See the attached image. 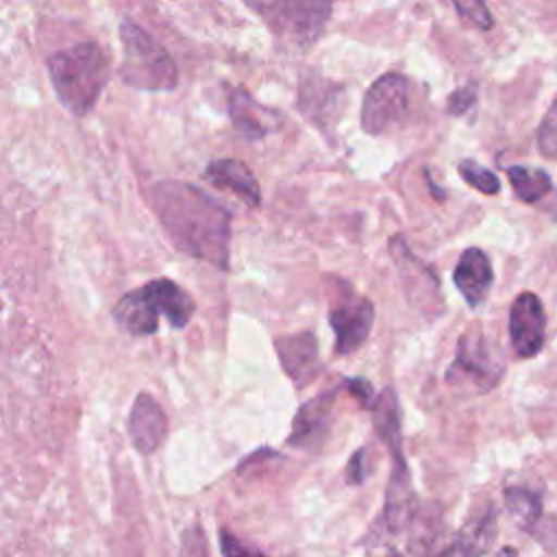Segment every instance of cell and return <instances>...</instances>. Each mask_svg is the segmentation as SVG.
<instances>
[{
    "label": "cell",
    "mask_w": 557,
    "mask_h": 557,
    "mask_svg": "<svg viewBox=\"0 0 557 557\" xmlns=\"http://www.w3.org/2000/svg\"><path fill=\"white\" fill-rule=\"evenodd\" d=\"M150 202L178 250L215 268H228L231 213L226 207L183 181H159L150 189Z\"/></svg>",
    "instance_id": "cell-1"
},
{
    "label": "cell",
    "mask_w": 557,
    "mask_h": 557,
    "mask_svg": "<svg viewBox=\"0 0 557 557\" xmlns=\"http://www.w3.org/2000/svg\"><path fill=\"white\" fill-rule=\"evenodd\" d=\"M109 54L94 41H83L54 52L48 74L61 104L74 115H87L109 81Z\"/></svg>",
    "instance_id": "cell-2"
},
{
    "label": "cell",
    "mask_w": 557,
    "mask_h": 557,
    "mask_svg": "<svg viewBox=\"0 0 557 557\" xmlns=\"http://www.w3.org/2000/svg\"><path fill=\"white\" fill-rule=\"evenodd\" d=\"M196 311L191 296L170 278H154L144 287L128 292L113 307L115 324L128 335H152L159 326V315H165L170 326L183 329Z\"/></svg>",
    "instance_id": "cell-3"
},
{
    "label": "cell",
    "mask_w": 557,
    "mask_h": 557,
    "mask_svg": "<svg viewBox=\"0 0 557 557\" xmlns=\"http://www.w3.org/2000/svg\"><path fill=\"white\" fill-rule=\"evenodd\" d=\"M120 41L124 46L120 76L128 85L148 91H168L176 87L178 74L174 61L141 26L124 17L120 24Z\"/></svg>",
    "instance_id": "cell-4"
},
{
    "label": "cell",
    "mask_w": 557,
    "mask_h": 557,
    "mask_svg": "<svg viewBox=\"0 0 557 557\" xmlns=\"http://www.w3.org/2000/svg\"><path fill=\"white\" fill-rule=\"evenodd\" d=\"M248 7L265 20L278 48L289 52L309 48L333 13L326 2H250Z\"/></svg>",
    "instance_id": "cell-5"
},
{
    "label": "cell",
    "mask_w": 557,
    "mask_h": 557,
    "mask_svg": "<svg viewBox=\"0 0 557 557\" xmlns=\"http://www.w3.org/2000/svg\"><path fill=\"white\" fill-rule=\"evenodd\" d=\"M503 374V363L494 357V350L485 335L476 329H468L457 344V357L446 372L450 385L468 387L472 394L490 392Z\"/></svg>",
    "instance_id": "cell-6"
},
{
    "label": "cell",
    "mask_w": 557,
    "mask_h": 557,
    "mask_svg": "<svg viewBox=\"0 0 557 557\" xmlns=\"http://www.w3.org/2000/svg\"><path fill=\"white\" fill-rule=\"evenodd\" d=\"M411 98V83L403 74H383L368 89L361 104V128L370 135H381L398 124Z\"/></svg>",
    "instance_id": "cell-7"
},
{
    "label": "cell",
    "mask_w": 557,
    "mask_h": 557,
    "mask_svg": "<svg viewBox=\"0 0 557 557\" xmlns=\"http://www.w3.org/2000/svg\"><path fill=\"white\" fill-rule=\"evenodd\" d=\"M509 342L520 359L535 357L546 342V313L537 294L520 292L509 307Z\"/></svg>",
    "instance_id": "cell-8"
},
{
    "label": "cell",
    "mask_w": 557,
    "mask_h": 557,
    "mask_svg": "<svg viewBox=\"0 0 557 557\" xmlns=\"http://www.w3.org/2000/svg\"><path fill=\"white\" fill-rule=\"evenodd\" d=\"M374 322V307L370 298L357 296L348 289L329 311V324L335 331V352H355L370 335Z\"/></svg>",
    "instance_id": "cell-9"
},
{
    "label": "cell",
    "mask_w": 557,
    "mask_h": 557,
    "mask_svg": "<svg viewBox=\"0 0 557 557\" xmlns=\"http://www.w3.org/2000/svg\"><path fill=\"white\" fill-rule=\"evenodd\" d=\"M276 355L285 374L294 381L296 387H307L320 372L318 339L311 331L283 335L276 339Z\"/></svg>",
    "instance_id": "cell-10"
},
{
    "label": "cell",
    "mask_w": 557,
    "mask_h": 557,
    "mask_svg": "<svg viewBox=\"0 0 557 557\" xmlns=\"http://www.w3.org/2000/svg\"><path fill=\"white\" fill-rule=\"evenodd\" d=\"M168 433V418L150 394H139L128 413V435L141 455L154 453Z\"/></svg>",
    "instance_id": "cell-11"
},
{
    "label": "cell",
    "mask_w": 557,
    "mask_h": 557,
    "mask_svg": "<svg viewBox=\"0 0 557 557\" xmlns=\"http://www.w3.org/2000/svg\"><path fill=\"white\" fill-rule=\"evenodd\" d=\"M335 396H337V389L324 392L298 409V413L294 416L292 433L287 437L289 446L311 448V446H318L326 437L329 426H331Z\"/></svg>",
    "instance_id": "cell-12"
},
{
    "label": "cell",
    "mask_w": 557,
    "mask_h": 557,
    "mask_svg": "<svg viewBox=\"0 0 557 557\" xmlns=\"http://www.w3.org/2000/svg\"><path fill=\"white\" fill-rule=\"evenodd\" d=\"M453 283L470 307L481 305L494 283V270L487 255L476 246L466 248L455 265Z\"/></svg>",
    "instance_id": "cell-13"
},
{
    "label": "cell",
    "mask_w": 557,
    "mask_h": 557,
    "mask_svg": "<svg viewBox=\"0 0 557 557\" xmlns=\"http://www.w3.org/2000/svg\"><path fill=\"white\" fill-rule=\"evenodd\" d=\"M202 178L218 189L237 196L244 205L257 207L261 202V189L250 168L239 159H215L205 168Z\"/></svg>",
    "instance_id": "cell-14"
},
{
    "label": "cell",
    "mask_w": 557,
    "mask_h": 557,
    "mask_svg": "<svg viewBox=\"0 0 557 557\" xmlns=\"http://www.w3.org/2000/svg\"><path fill=\"white\" fill-rule=\"evenodd\" d=\"M496 535V516L492 509L463 524L457 537L437 557H481Z\"/></svg>",
    "instance_id": "cell-15"
},
{
    "label": "cell",
    "mask_w": 557,
    "mask_h": 557,
    "mask_svg": "<svg viewBox=\"0 0 557 557\" xmlns=\"http://www.w3.org/2000/svg\"><path fill=\"white\" fill-rule=\"evenodd\" d=\"M507 178L511 183L513 194L522 202H537L553 187L546 170L533 168V165H511L507 168Z\"/></svg>",
    "instance_id": "cell-16"
},
{
    "label": "cell",
    "mask_w": 557,
    "mask_h": 557,
    "mask_svg": "<svg viewBox=\"0 0 557 557\" xmlns=\"http://www.w3.org/2000/svg\"><path fill=\"white\" fill-rule=\"evenodd\" d=\"M231 117L235 128L248 139H259L268 133L263 109H259L257 102L246 91L231 94Z\"/></svg>",
    "instance_id": "cell-17"
},
{
    "label": "cell",
    "mask_w": 557,
    "mask_h": 557,
    "mask_svg": "<svg viewBox=\"0 0 557 557\" xmlns=\"http://www.w3.org/2000/svg\"><path fill=\"white\" fill-rule=\"evenodd\" d=\"M505 507L522 529H531L542 516V500L527 487H507Z\"/></svg>",
    "instance_id": "cell-18"
},
{
    "label": "cell",
    "mask_w": 557,
    "mask_h": 557,
    "mask_svg": "<svg viewBox=\"0 0 557 557\" xmlns=\"http://www.w3.org/2000/svg\"><path fill=\"white\" fill-rule=\"evenodd\" d=\"M457 170H459L461 178H463L470 187H474L476 191H481V194H485V196L498 194L500 181H498V176H496L492 170H487L485 165H481V163H476V161H472V159H463Z\"/></svg>",
    "instance_id": "cell-19"
},
{
    "label": "cell",
    "mask_w": 557,
    "mask_h": 557,
    "mask_svg": "<svg viewBox=\"0 0 557 557\" xmlns=\"http://www.w3.org/2000/svg\"><path fill=\"white\" fill-rule=\"evenodd\" d=\"M537 150L548 159H557V98L537 126Z\"/></svg>",
    "instance_id": "cell-20"
},
{
    "label": "cell",
    "mask_w": 557,
    "mask_h": 557,
    "mask_svg": "<svg viewBox=\"0 0 557 557\" xmlns=\"http://www.w3.org/2000/svg\"><path fill=\"white\" fill-rule=\"evenodd\" d=\"M455 9H457V13L468 22V24H472L474 28H479V30H487V28H492V15H490V9L483 4V2H479V0H470V2H455Z\"/></svg>",
    "instance_id": "cell-21"
},
{
    "label": "cell",
    "mask_w": 557,
    "mask_h": 557,
    "mask_svg": "<svg viewBox=\"0 0 557 557\" xmlns=\"http://www.w3.org/2000/svg\"><path fill=\"white\" fill-rule=\"evenodd\" d=\"M220 548L224 557H265V553L248 546L226 529L220 531Z\"/></svg>",
    "instance_id": "cell-22"
},
{
    "label": "cell",
    "mask_w": 557,
    "mask_h": 557,
    "mask_svg": "<svg viewBox=\"0 0 557 557\" xmlns=\"http://www.w3.org/2000/svg\"><path fill=\"white\" fill-rule=\"evenodd\" d=\"M181 557H209L207 540L200 527H189L181 540Z\"/></svg>",
    "instance_id": "cell-23"
},
{
    "label": "cell",
    "mask_w": 557,
    "mask_h": 557,
    "mask_svg": "<svg viewBox=\"0 0 557 557\" xmlns=\"http://www.w3.org/2000/svg\"><path fill=\"white\" fill-rule=\"evenodd\" d=\"M476 102V87L474 85H463L459 89H455L448 98V113L453 115H461L466 113L472 104Z\"/></svg>",
    "instance_id": "cell-24"
},
{
    "label": "cell",
    "mask_w": 557,
    "mask_h": 557,
    "mask_svg": "<svg viewBox=\"0 0 557 557\" xmlns=\"http://www.w3.org/2000/svg\"><path fill=\"white\" fill-rule=\"evenodd\" d=\"M344 383H346L348 394L352 398H357L363 407H372L374 405V389H372V385L368 381H363V379H348Z\"/></svg>",
    "instance_id": "cell-25"
},
{
    "label": "cell",
    "mask_w": 557,
    "mask_h": 557,
    "mask_svg": "<svg viewBox=\"0 0 557 557\" xmlns=\"http://www.w3.org/2000/svg\"><path fill=\"white\" fill-rule=\"evenodd\" d=\"M366 450L363 448H359L355 455H352V459L348 461V468H346V479H348V483H352V485H359L363 479H366Z\"/></svg>",
    "instance_id": "cell-26"
}]
</instances>
